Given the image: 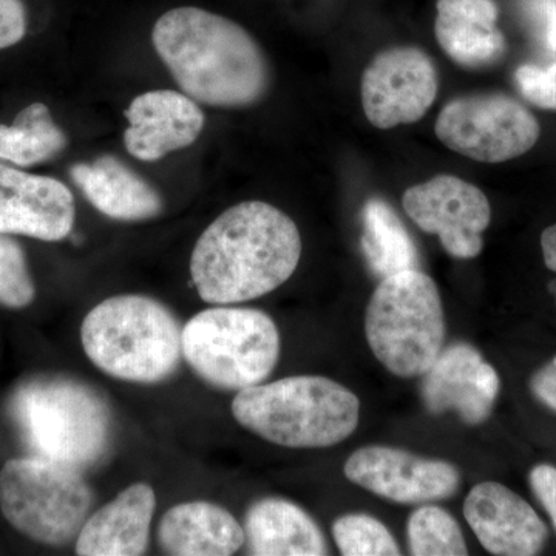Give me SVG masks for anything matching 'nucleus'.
Here are the masks:
<instances>
[{
  "label": "nucleus",
  "instance_id": "1",
  "mask_svg": "<svg viewBox=\"0 0 556 556\" xmlns=\"http://www.w3.org/2000/svg\"><path fill=\"white\" fill-rule=\"evenodd\" d=\"M298 225L265 201H243L223 212L201 233L190 276L201 299L233 305L276 291L298 269Z\"/></svg>",
  "mask_w": 556,
  "mask_h": 556
},
{
  "label": "nucleus",
  "instance_id": "2",
  "mask_svg": "<svg viewBox=\"0 0 556 556\" xmlns=\"http://www.w3.org/2000/svg\"><path fill=\"white\" fill-rule=\"evenodd\" d=\"M152 42L179 89L211 108L241 109L268 93V61L236 22L181 7L156 21Z\"/></svg>",
  "mask_w": 556,
  "mask_h": 556
},
{
  "label": "nucleus",
  "instance_id": "3",
  "mask_svg": "<svg viewBox=\"0 0 556 556\" xmlns=\"http://www.w3.org/2000/svg\"><path fill=\"white\" fill-rule=\"evenodd\" d=\"M356 394L321 376H291L244 388L232 401L237 422L287 448L338 445L358 426Z\"/></svg>",
  "mask_w": 556,
  "mask_h": 556
},
{
  "label": "nucleus",
  "instance_id": "4",
  "mask_svg": "<svg viewBox=\"0 0 556 556\" xmlns=\"http://www.w3.org/2000/svg\"><path fill=\"white\" fill-rule=\"evenodd\" d=\"M181 331L167 306L148 295H115L84 317V353L102 372L126 382L159 383L177 371Z\"/></svg>",
  "mask_w": 556,
  "mask_h": 556
},
{
  "label": "nucleus",
  "instance_id": "5",
  "mask_svg": "<svg viewBox=\"0 0 556 556\" xmlns=\"http://www.w3.org/2000/svg\"><path fill=\"white\" fill-rule=\"evenodd\" d=\"M10 415L30 456L83 471L97 466L110 447L108 404L76 380H28L14 391Z\"/></svg>",
  "mask_w": 556,
  "mask_h": 556
},
{
  "label": "nucleus",
  "instance_id": "6",
  "mask_svg": "<svg viewBox=\"0 0 556 556\" xmlns=\"http://www.w3.org/2000/svg\"><path fill=\"white\" fill-rule=\"evenodd\" d=\"M368 345L399 378L424 376L444 350L445 320L433 278L419 269L382 278L365 316Z\"/></svg>",
  "mask_w": 556,
  "mask_h": 556
},
{
  "label": "nucleus",
  "instance_id": "7",
  "mask_svg": "<svg viewBox=\"0 0 556 556\" xmlns=\"http://www.w3.org/2000/svg\"><path fill=\"white\" fill-rule=\"evenodd\" d=\"M182 357L208 386L240 391L269 378L280 334L268 314L217 305L195 314L181 331Z\"/></svg>",
  "mask_w": 556,
  "mask_h": 556
},
{
  "label": "nucleus",
  "instance_id": "8",
  "mask_svg": "<svg viewBox=\"0 0 556 556\" xmlns=\"http://www.w3.org/2000/svg\"><path fill=\"white\" fill-rule=\"evenodd\" d=\"M93 492L80 470L42 457L11 459L0 470V508L17 532L68 546L90 517Z\"/></svg>",
  "mask_w": 556,
  "mask_h": 556
},
{
  "label": "nucleus",
  "instance_id": "9",
  "mask_svg": "<svg viewBox=\"0 0 556 556\" xmlns=\"http://www.w3.org/2000/svg\"><path fill=\"white\" fill-rule=\"evenodd\" d=\"M437 137L442 144L479 163H504L529 152L541 127L532 112L503 93L467 94L439 113Z\"/></svg>",
  "mask_w": 556,
  "mask_h": 556
},
{
  "label": "nucleus",
  "instance_id": "10",
  "mask_svg": "<svg viewBox=\"0 0 556 556\" xmlns=\"http://www.w3.org/2000/svg\"><path fill=\"white\" fill-rule=\"evenodd\" d=\"M438 86L437 67L426 51L416 47L380 51L362 75L365 116L382 130L417 123L437 100Z\"/></svg>",
  "mask_w": 556,
  "mask_h": 556
},
{
  "label": "nucleus",
  "instance_id": "11",
  "mask_svg": "<svg viewBox=\"0 0 556 556\" xmlns=\"http://www.w3.org/2000/svg\"><path fill=\"white\" fill-rule=\"evenodd\" d=\"M402 204L424 232L437 233L452 257L468 260L481 254L492 207L477 186L453 175H438L405 190Z\"/></svg>",
  "mask_w": 556,
  "mask_h": 556
},
{
  "label": "nucleus",
  "instance_id": "12",
  "mask_svg": "<svg viewBox=\"0 0 556 556\" xmlns=\"http://www.w3.org/2000/svg\"><path fill=\"white\" fill-rule=\"evenodd\" d=\"M343 471L354 484L399 504L447 500L460 485L459 470L452 464L382 445L357 450Z\"/></svg>",
  "mask_w": 556,
  "mask_h": 556
},
{
  "label": "nucleus",
  "instance_id": "13",
  "mask_svg": "<svg viewBox=\"0 0 556 556\" xmlns=\"http://www.w3.org/2000/svg\"><path fill=\"white\" fill-rule=\"evenodd\" d=\"M422 378L420 394L428 412H455L468 426L485 422L500 394L496 369L468 343L442 350Z\"/></svg>",
  "mask_w": 556,
  "mask_h": 556
},
{
  "label": "nucleus",
  "instance_id": "14",
  "mask_svg": "<svg viewBox=\"0 0 556 556\" xmlns=\"http://www.w3.org/2000/svg\"><path fill=\"white\" fill-rule=\"evenodd\" d=\"M75 218V199L64 182L0 164V233L61 241Z\"/></svg>",
  "mask_w": 556,
  "mask_h": 556
},
{
  "label": "nucleus",
  "instance_id": "15",
  "mask_svg": "<svg viewBox=\"0 0 556 556\" xmlns=\"http://www.w3.org/2000/svg\"><path fill=\"white\" fill-rule=\"evenodd\" d=\"M464 517L492 555H538L548 538L547 526L532 506L500 482L475 485L464 503Z\"/></svg>",
  "mask_w": 556,
  "mask_h": 556
},
{
  "label": "nucleus",
  "instance_id": "16",
  "mask_svg": "<svg viewBox=\"0 0 556 556\" xmlns=\"http://www.w3.org/2000/svg\"><path fill=\"white\" fill-rule=\"evenodd\" d=\"M124 115L129 121L124 146L141 161H159L175 150L189 148L199 139L206 121L192 98L174 90L139 94Z\"/></svg>",
  "mask_w": 556,
  "mask_h": 556
},
{
  "label": "nucleus",
  "instance_id": "17",
  "mask_svg": "<svg viewBox=\"0 0 556 556\" xmlns=\"http://www.w3.org/2000/svg\"><path fill=\"white\" fill-rule=\"evenodd\" d=\"M155 490L137 482L119 492L84 522L76 538L80 556H138L148 552L155 515Z\"/></svg>",
  "mask_w": 556,
  "mask_h": 556
},
{
  "label": "nucleus",
  "instance_id": "18",
  "mask_svg": "<svg viewBox=\"0 0 556 556\" xmlns=\"http://www.w3.org/2000/svg\"><path fill=\"white\" fill-rule=\"evenodd\" d=\"M437 10L434 35L439 46L460 67H489L506 54L493 0H438Z\"/></svg>",
  "mask_w": 556,
  "mask_h": 556
},
{
  "label": "nucleus",
  "instance_id": "19",
  "mask_svg": "<svg viewBox=\"0 0 556 556\" xmlns=\"http://www.w3.org/2000/svg\"><path fill=\"white\" fill-rule=\"evenodd\" d=\"M70 175L91 206L105 217L144 222L159 217L163 211L160 193L116 156L76 164Z\"/></svg>",
  "mask_w": 556,
  "mask_h": 556
},
{
  "label": "nucleus",
  "instance_id": "20",
  "mask_svg": "<svg viewBox=\"0 0 556 556\" xmlns=\"http://www.w3.org/2000/svg\"><path fill=\"white\" fill-rule=\"evenodd\" d=\"M159 543L167 555L229 556L243 547L247 535L243 526L225 507L192 501L164 514Z\"/></svg>",
  "mask_w": 556,
  "mask_h": 556
},
{
  "label": "nucleus",
  "instance_id": "21",
  "mask_svg": "<svg viewBox=\"0 0 556 556\" xmlns=\"http://www.w3.org/2000/svg\"><path fill=\"white\" fill-rule=\"evenodd\" d=\"M251 555H328L327 541L314 519L294 503L266 497L252 504L244 521Z\"/></svg>",
  "mask_w": 556,
  "mask_h": 556
},
{
  "label": "nucleus",
  "instance_id": "22",
  "mask_svg": "<svg viewBox=\"0 0 556 556\" xmlns=\"http://www.w3.org/2000/svg\"><path fill=\"white\" fill-rule=\"evenodd\" d=\"M362 251L376 276L386 278L402 270L417 269L419 257L415 241L387 201L368 200L362 211Z\"/></svg>",
  "mask_w": 556,
  "mask_h": 556
},
{
  "label": "nucleus",
  "instance_id": "23",
  "mask_svg": "<svg viewBox=\"0 0 556 556\" xmlns=\"http://www.w3.org/2000/svg\"><path fill=\"white\" fill-rule=\"evenodd\" d=\"M67 142L42 102L22 110L13 126L0 124V160L16 166L30 167L53 160L67 148Z\"/></svg>",
  "mask_w": 556,
  "mask_h": 556
},
{
  "label": "nucleus",
  "instance_id": "24",
  "mask_svg": "<svg viewBox=\"0 0 556 556\" xmlns=\"http://www.w3.org/2000/svg\"><path fill=\"white\" fill-rule=\"evenodd\" d=\"M409 551L416 556L468 555L463 530L444 508L424 506L408 519Z\"/></svg>",
  "mask_w": 556,
  "mask_h": 556
},
{
  "label": "nucleus",
  "instance_id": "25",
  "mask_svg": "<svg viewBox=\"0 0 556 556\" xmlns=\"http://www.w3.org/2000/svg\"><path fill=\"white\" fill-rule=\"evenodd\" d=\"M340 554L345 556L401 555L396 540L379 519L354 514L340 517L332 526Z\"/></svg>",
  "mask_w": 556,
  "mask_h": 556
},
{
  "label": "nucleus",
  "instance_id": "26",
  "mask_svg": "<svg viewBox=\"0 0 556 556\" xmlns=\"http://www.w3.org/2000/svg\"><path fill=\"white\" fill-rule=\"evenodd\" d=\"M35 295L36 288L24 249L9 233H0V305L25 308Z\"/></svg>",
  "mask_w": 556,
  "mask_h": 556
},
{
  "label": "nucleus",
  "instance_id": "27",
  "mask_svg": "<svg viewBox=\"0 0 556 556\" xmlns=\"http://www.w3.org/2000/svg\"><path fill=\"white\" fill-rule=\"evenodd\" d=\"M519 93L535 108L556 110V62L547 68L522 65L515 72Z\"/></svg>",
  "mask_w": 556,
  "mask_h": 556
},
{
  "label": "nucleus",
  "instance_id": "28",
  "mask_svg": "<svg viewBox=\"0 0 556 556\" xmlns=\"http://www.w3.org/2000/svg\"><path fill=\"white\" fill-rule=\"evenodd\" d=\"M27 33V9L22 0H0V50L10 49Z\"/></svg>",
  "mask_w": 556,
  "mask_h": 556
},
{
  "label": "nucleus",
  "instance_id": "29",
  "mask_svg": "<svg viewBox=\"0 0 556 556\" xmlns=\"http://www.w3.org/2000/svg\"><path fill=\"white\" fill-rule=\"evenodd\" d=\"M530 486L533 495L546 508L556 530V468L541 464L530 471Z\"/></svg>",
  "mask_w": 556,
  "mask_h": 556
},
{
  "label": "nucleus",
  "instance_id": "30",
  "mask_svg": "<svg viewBox=\"0 0 556 556\" xmlns=\"http://www.w3.org/2000/svg\"><path fill=\"white\" fill-rule=\"evenodd\" d=\"M532 393L538 401L556 412V356L533 375Z\"/></svg>",
  "mask_w": 556,
  "mask_h": 556
},
{
  "label": "nucleus",
  "instance_id": "31",
  "mask_svg": "<svg viewBox=\"0 0 556 556\" xmlns=\"http://www.w3.org/2000/svg\"><path fill=\"white\" fill-rule=\"evenodd\" d=\"M536 13L543 28L544 42L548 50L556 53V0H538Z\"/></svg>",
  "mask_w": 556,
  "mask_h": 556
},
{
  "label": "nucleus",
  "instance_id": "32",
  "mask_svg": "<svg viewBox=\"0 0 556 556\" xmlns=\"http://www.w3.org/2000/svg\"><path fill=\"white\" fill-rule=\"evenodd\" d=\"M544 263L548 269L556 273V225L548 226L541 236Z\"/></svg>",
  "mask_w": 556,
  "mask_h": 556
}]
</instances>
